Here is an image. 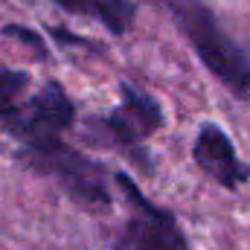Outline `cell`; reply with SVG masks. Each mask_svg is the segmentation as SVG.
I'll use <instances>...</instances> for the list:
<instances>
[{"label": "cell", "instance_id": "obj_1", "mask_svg": "<svg viewBox=\"0 0 250 250\" xmlns=\"http://www.w3.org/2000/svg\"><path fill=\"white\" fill-rule=\"evenodd\" d=\"M201 67L236 99H250V56L204 0H163Z\"/></svg>", "mask_w": 250, "mask_h": 250}, {"label": "cell", "instance_id": "obj_2", "mask_svg": "<svg viewBox=\"0 0 250 250\" xmlns=\"http://www.w3.org/2000/svg\"><path fill=\"white\" fill-rule=\"evenodd\" d=\"M18 157L32 172L56 181L76 207L87 212H108L114 207L111 172L90 154L79 151L76 146L59 140L35 151H18Z\"/></svg>", "mask_w": 250, "mask_h": 250}, {"label": "cell", "instance_id": "obj_3", "mask_svg": "<svg viewBox=\"0 0 250 250\" xmlns=\"http://www.w3.org/2000/svg\"><path fill=\"white\" fill-rule=\"evenodd\" d=\"M166 125V114L157 96H151L146 87L120 82V105L111 108L105 117H99L93 123V131L114 146L117 151H123L125 157L137 166H143L146 172L151 169L148 163V140Z\"/></svg>", "mask_w": 250, "mask_h": 250}, {"label": "cell", "instance_id": "obj_4", "mask_svg": "<svg viewBox=\"0 0 250 250\" xmlns=\"http://www.w3.org/2000/svg\"><path fill=\"white\" fill-rule=\"evenodd\" d=\"M111 181L128 207V218L114 239V250H192L178 215L163 204H154L128 172H111Z\"/></svg>", "mask_w": 250, "mask_h": 250}, {"label": "cell", "instance_id": "obj_5", "mask_svg": "<svg viewBox=\"0 0 250 250\" xmlns=\"http://www.w3.org/2000/svg\"><path fill=\"white\" fill-rule=\"evenodd\" d=\"M73 123H76V102L70 99L62 82L50 79L32 96L23 99L18 114L3 128L21 143V151H35L64 140Z\"/></svg>", "mask_w": 250, "mask_h": 250}, {"label": "cell", "instance_id": "obj_6", "mask_svg": "<svg viewBox=\"0 0 250 250\" xmlns=\"http://www.w3.org/2000/svg\"><path fill=\"white\" fill-rule=\"evenodd\" d=\"M192 160L212 184L227 192H236L250 181V166L242 160L233 137L218 123H201L192 140Z\"/></svg>", "mask_w": 250, "mask_h": 250}, {"label": "cell", "instance_id": "obj_7", "mask_svg": "<svg viewBox=\"0 0 250 250\" xmlns=\"http://www.w3.org/2000/svg\"><path fill=\"white\" fill-rule=\"evenodd\" d=\"M62 12L76 15V18H93L102 23L111 35L123 38L134 29L140 6L137 0H53Z\"/></svg>", "mask_w": 250, "mask_h": 250}, {"label": "cell", "instance_id": "obj_8", "mask_svg": "<svg viewBox=\"0 0 250 250\" xmlns=\"http://www.w3.org/2000/svg\"><path fill=\"white\" fill-rule=\"evenodd\" d=\"M29 90V73L0 64V125H6L23 105Z\"/></svg>", "mask_w": 250, "mask_h": 250}, {"label": "cell", "instance_id": "obj_9", "mask_svg": "<svg viewBox=\"0 0 250 250\" xmlns=\"http://www.w3.org/2000/svg\"><path fill=\"white\" fill-rule=\"evenodd\" d=\"M3 35L6 38H15V41H21L23 47H29L38 59H47L50 53H47V44H44V35H38L35 29H29V26H21V23H9V26H3Z\"/></svg>", "mask_w": 250, "mask_h": 250}, {"label": "cell", "instance_id": "obj_10", "mask_svg": "<svg viewBox=\"0 0 250 250\" xmlns=\"http://www.w3.org/2000/svg\"><path fill=\"white\" fill-rule=\"evenodd\" d=\"M47 35H50L56 44H62V47H79V50H87V53H99V47H96V41H93V38L76 35V32H70L67 26H50V29H47Z\"/></svg>", "mask_w": 250, "mask_h": 250}]
</instances>
